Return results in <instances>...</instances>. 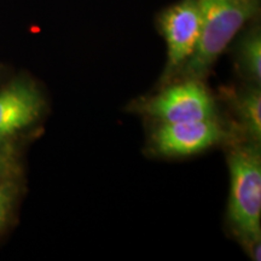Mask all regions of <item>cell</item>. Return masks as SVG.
Instances as JSON below:
<instances>
[{
  "label": "cell",
  "instance_id": "8992f818",
  "mask_svg": "<svg viewBox=\"0 0 261 261\" xmlns=\"http://www.w3.org/2000/svg\"><path fill=\"white\" fill-rule=\"evenodd\" d=\"M44 108V98L34 83L18 79L0 91V144L34 123Z\"/></svg>",
  "mask_w": 261,
  "mask_h": 261
},
{
  "label": "cell",
  "instance_id": "30bf717a",
  "mask_svg": "<svg viewBox=\"0 0 261 261\" xmlns=\"http://www.w3.org/2000/svg\"><path fill=\"white\" fill-rule=\"evenodd\" d=\"M14 149L9 145H0V181L9 178L15 169Z\"/></svg>",
  "mask_w": 261,
  "mask_h": 261
},
{
  "label": "cell",
  "instance_id": "6da1fadb",
  "mask_svg": "<svg viewBox=\"0 0 261 261\" xmlns=\"http://www.w3.org/2000/svg\"><path fill=\"white\" fill-rule=\"evenodd\" d=\"M231 192L228 217L237 236L260 260L261 158L259 146H238L228 158Z\"/></svg>",
  "mask_w": 261,
  "mask_h": 261
},
{
  "label": "cell",
  "instance_id": "52a82bcc",
  "mask_svg": "<svg viewBox=\"0 0 261 261\" xmlns=\"http://www.w3.org/2000/svg\"><path fill=\"white\" fill-rule=\"evenodd\" d=\"M240 116L242 123L255 142L261 138V94L259 90H253L240 100Z\"/></svg>",
  "mask_w": 261,
  "mask_h": 261
},
{
  "label": "cell",
  "instance_id": "ba28073f",
  "mask_svg": "<svg viewBox=\"0 0 261 261\" xmlns=\"http://www.w3.org/2000/svg\"><path fill=\"white\" fill-rule=\"evenodd\" d=\"M242 63L247 73L252 76L255 83L260 84L261 80V38L259 32H254L243 41Z\"/></svg>",
  "mask_w": 261,
  "mask_h": 261
},
{
  "label": "cell",
  "instance_id": "3957f363",
  "mask_svg": "<svg viewBox=\"0 0 261 261\" xmlns=\"http://www.w3.org/2000/svg\"><path fill=\"white\" fill-rule=\"evenodd\" d=\"M143 110L162 123L214 119V102L210 92L196 80L173 85L146 100Z\"/></svg>",
  "mask_w": 261,
  "mask_h": 261
},
{
  "label": "cell",
  "instance_id": "277c9868",
  "mask_svg": "<svg viewBox=\"0 0 261 261\" xmlns=\"http://www.w3.org/2000/svg\"><path fill=\"white\" fill-rule=\"evenodd\" d=\"M160 25L167 44L166 76H171L194 54L201 31L197 0H181L163 12Z\"/></svg>",
  "mask_w": 261,
  "mask_h": 261
},
{
  "label": "cell",
  "instance_id": "9c48e42d",
  "mask_svg": "<svg viewBox=\"0 0 261 261\" xmlns=\"http://www.w3.org/2000/svg\"><path fill=\"white\" fill-rule=\"evenodd\" d=\"M16 191H17V188L10 178L0 181V228L6 223L11 213L16 198Z\"/></svg>",
  "mask_w": 261,
  "mask_h": 261
},
{
  "label": "cell",
  "instance_id": "7a4b0ae2",
  "mask_svg": "<svg viewBox=\"0 0 261 261\" xmlns=\"http://www.w3.org/2000/svg\"><path fill=\"white\" fill-rule=\"evenodd\" d=\"M201 31L194 54L185 62L184 75L197 79L223 54L237 32L256 12V0H197Z\"/></svg>",
  "mask_w": 261,
  "mask_h": 261
},
{
  "label": "cell",
  "instance_id": "5b68a950",
  "mask_svg": "<svg viewBox=\"0 0 261 261\" xmlns=\"http://www.w3.org/2000/svg\"><path fill=\"white\" fill-rule=\"evenodd\" d=\"M224 130L214 119L162 123L152 135V145L160 154L188 156L217 144Z\"/></svg>",
  "mask_w": 261,
  "mask_h": 261
}]
</instances>
